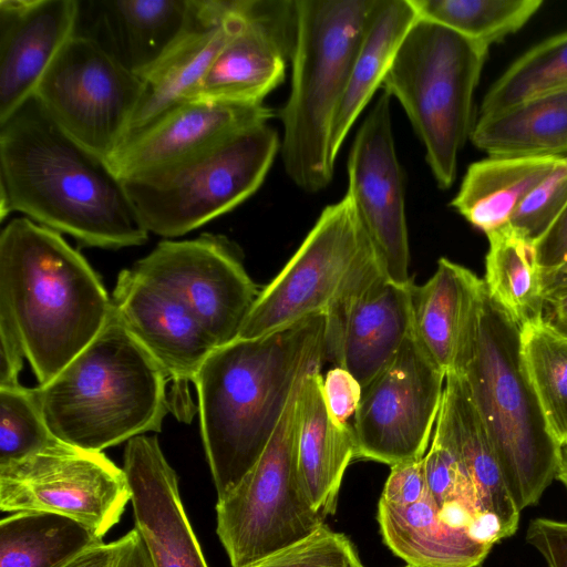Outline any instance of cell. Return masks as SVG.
Returning <instances> with one entry per match:
<instances>
[{"label":"cell","instance_id":"cell-1","mask_svg":"<svg viewBox=\"0 0 567 567\" xmlns=\"http://www.w3.org/2000/svg\"><path fill=\"white\" fill-rule=\"evenodd\" d=\"M12 212L103 249L147 241L123 181L33 95L0 122V218Z\"/></svg>","mask_w":567,"mask_h":567},{"label":"cell","instance_id":"cell-2","mask_svg":"<svg viewBox=\"0 0 567 567\" xmlns=\"http://www.w3.org/2000/svg\"><path fill=\"white\" fill-rule=\"evenodd\" d=\"M324 316L216 348L199 368L200 431L217 498L256 464L297 384L324 362Z\"/></svg>","mask_w":567,"mask_h":567},{"label":"cell","instance_id":"cell-3","mask_svg":"<svg viewBox=\"0 0 567 567\" xmlns=\"http://www.w3.org/2000/svg\"><path fill=\"white\" fill-rule=\"evenodd\" d=\"M0 310L11 318L39 384H45L101 332L112 301L60 233L19 217L0 234Z\"/></svg>","mask_w":567,"mask_h":567},{"label":"cell","instance_id":"cell-4","mask_svg":"<svg viewBox=\"0 0 567 567\" xmlns=\"http://www.w3.org/2000/svg\"><path fill=\"white\" fill-rule=\"evenodd\" d=\"M519 333L520 328L489 298L483 284L450 371L465 380L508 492L522 512L537 504L556 478L559 444L527 380Z\"/></svg>","mask_w":567,"mask_h":567},{"label":"cell","instance_id":"cell-5","mask_svg":"<svg viewBox=\"0 0 567 567\" xmlns=\"http://www.w3.org/2000/svg\"><path fill=\"white\" fill-rule=\"evenodd\" d=\"M167 377L113 310L93 341L51 381L32 388L55 437L102 452L159 432L169 410Z\"/></svg>","mask_w":567,"mask_h":567},{"label":"cell","instance_id":"cell-6","mask_svg":"<svg viewBox=\"0 0 567 567\" xmlns=\"http://www.w3.org/2000/svg\"><path fill=\"white\" fill-rule=\"evenodd\" d=\"M295 1L291 86L279 111L280 154L289 178L317 193L333 177L331 125L377 0Z\"/></svg>","mask_w":567,"mask_h":567},{"label":"cell","instance_id":"cell-7","mask_svg":"<svg viewBox=\"0 0 567 567\" xmlns=\"http://www.w3.org/2000/svg\"><path fill=\"white\" fill-rule=\"evenodd\" d=\"M487 54L488 48L419 18L383 79L381 86L403 107L442 189L454 184L460 152L471 137L474 93Z\"/></svg>","mask_w":567,"mask_h":567},{"label":"cell","instance_id":"cell-8","mask_svg":"<svg viewBox=\"0 0 567 567\" xmlns=\"http://www.w3.org/2000/svg\"><path fill=\"white\" fill-rule=\"evenodd\" d=\"M280 142L268 123L256 124L185 161L123 181L124 187L148 233L183 236L255 194Z\"/></svg>","mask_w":567,"mask_h":567},{"label":"cell","instance_id":"cell-9","mask_svg":"<svg viewBox=\"0 0 567 567\" xmlns=\"http://www.w3.org/2000/svg\"><path fill=\"white\" fill-rule=\"evenodd\" d=\"M302 380L256 464L217 501L216 532L231 567H248L324 524V517L310 504L297 471Z\"/></svg>","mask_w":567,"mask_h":567},{"label":"cell","instance_id":"cell-10","mask_svg":"<svg viewBox=\"0 0 567 567\" xmlns=\"http://www.w3.org/2000/svg\"><path fill=\"white\" fill-rule=\"evenodd\" d=\"M142 89L138 75L97 41L75 32L34 96L71 137L107 159L125 138Z\"/></svg>","mask_w":567,"mask_h":567},{"label":"cell","instance_id":"cell-11","mask_svg":"<svg viewBox=\"0 0 567 567\" xmlns=\"http://www.w3.org/2000/svg\"><path fill=\"white\" fill-rule=\"evenodd\" d=\"M373 252L346 193L322 209L293 256L259 291L238 339L258 338L323 313L353 270Z\"/></svg>","mask_w":567,"mask_h":567},{"label":"cell","instance_id":"cell-12","mask_svg":"<svg viewBox=\"0 0 567 567\" xmlns=\"http://www.w3.org/2000/svg\"><path fill=\"white\" fill-rule=\"evenodd\" d=\"M445 375L411 330L392 360L362 389L351 425L355 458L390 466L423 458Z\"/></svg>","mask_w":567,"mask_h":567},{"label":"cell","instance_id":"cell-13","mask_svg":"<svg viewBox=\"0 0 567 567\" xmlns=\"http://www.w3.org/2000/svg\"><path fill=\"white\" fill-rule=\"evenodd\" d=\"M131 502L123 468L102 452L60 443L0 465V508L9 514L39 511L71 517L100 537L116 525Z\"/></svg>","mask_w":567,"mask_h":567},{"label":"cell","instance_id":"cell-14","mask_svg":"<svg viewBox=\"0 0 567 567\" xmlns=\"http://www.w3.org/2000/svg\"><path fill=\"white\" fill-rule=\"evenodd\" d=\"M132 268L175 292L217 348L238 339L259 295L237 249L220 235L162 240Z\"/></svg>","mask_w":567,"mask_h":567},{"label":"cell","instance_id":"cell-15","mask_svg":"<svg viewBox=\"0 0 567 567\" xmlns=\"http://www.w3.org/2000/svg\"><path fill=\"white\" fill-rule=\"evenodd\" d=\"M412 284L391 281L375 254L369 255L323 312L324 361L346 369L365 388L412 330Z\"/></svg>","mask_w":567,"mask_h":567},{"label":"cell","instance_id":"cell-16","mask_svg":"<svg viewBox=\"0 0 567 567\" xmlns=\"http://www.w3.org/2000/svg\"><path fill=\"white\" fill-rule=\"evenodd\" d=\"M391 96L383 92L361 123L347 162V194L385 276L412 282L403 171L392 130Z\"/></svg>","mask_w":567,"mask_h":567},{"label":"cell","instance_id":"cell-17","mask_svg":"<svg viewBox=\"0 0 567 567\" xmlns=\"http://www.w3.org/2000/svg\"><path fill=\"white\" fill-rule=\"evenodd\" d=\"M112 310L173 382L169 410L181 420L193 415L188 384L217 348L190 308L171 289L123 269L111 297Z\"/></svg>","mask_w":567,"mask_h":567},{"label":"cell","instance_id":"cell-18","mask_svg":"<svg viewBox=\"0 0 567 567\" xmlns=\"http://www.w3.org/2000/svg\"><path fill=\"white\" fill-rule=\"evenodd\" d=\"M297 31L296 1L243 0L241 22L193 100L261 104L285 80Z\"/></svg>","mask_w":567,"mask_h":567},{"label":"cell","instance_id":"cell-19","mask_svg":"<svg viewBox=\"0 0 567 567\" xmlns=\"http://www.w3.org/2000/svg\"><path fill=\"white\" fill-rule=\"evenodd\" d=\"M272 116L264 103L192 100L126 140L106 161L126 181L200 154Z\"/></svg>","mask_w":567,"mask_h":567},{"label":"cell","instance_id":"cell-20","mask_svg":"<svg viewBox=\"0 0 567 567\" xmlns=\"http://www.w3.org/2000/svg\"><path fill=\"white\" fill-rule=\"evenodd\" d=\"M241 3L243 0H190L184 32L140 75L142 94L123 143L194 99L220 49L240 24Z\"/></svg>","mask_w":567,"mask_h":567},{"label":"cell","instance_id":"cell-21","mask_svg":"<svg viewBox=\"0 0 567 567\" xmlns=\"http://www.w3.org/2000/svg\"><path fill=\"white\" fill-rule=\"evenodd\" d=\"M126 474L135 529L154 567H208L181 499L178 478L156 436L127 441Z\"/></svg>","mask_w":567,"mask_h":567},{"label":"cell","instance_id":"cell-22","mask_svg":"<svg viewBox=\"0 0 567 567\" xmlns=\"http://www.w3.org/2000/svg\"><path fill=\"white\" fill-rule=\"evenodd\" d=\"M79 14L78 0H0V122L34 95Z\"/></svg>","mask_w":567,"mask_h":567},{"label":"cell","instance_id":"cell-23","mask_svg":"<svg viewBox=\"0 0 567 567\" xmlns=\"http://www.w3.org/2000/svg\"><path fill=\"white\" fill-rule=\"evenodd\" d=\"M433 435L460 461L474 486L482 511L499 520L505 538L514 535L520 512L508 492L492 442L465 380L457 372L450 371L445 375Z\"/></svg>","mask_w":567,"mask_h":567},{"label":"cell","instance_id":"cell-24","mask_svg":"<svg viewBox=\"0 0 567 567\" xmlns=\"http://www.w3.org/2000/svg\"><path fill=\"white\" fill-rule=\"evenodd\" d=\"M85 4L91 31L81 34L97 41L138 76L175 43L190 14V0H100Z\"/></svg>","mask_w":567,"mask_h":567},{"label":"cell","instance_id":"cell-25","mask_svg":"<svg viewBox=\"0 0 567 567\" xmlns=\"http://www.w3.org/2000/svg\"><path fill=\"white\" fill-rule=\"evenodd\" d=\"M320 371L308 373L299 389L297 471L313 509L324 518L333 515L343 475L353 458L352 424L339 425L330 416Z\"/></svg>","mask_w":567,"mask_h":567},{"label":"cell","instance_id":"cell-26","mask_svg":"<svg viewBox=\"0 0 567 567\" xmlns=\"http://www.w3.org/2000/svg\"><path fill=\"white\" fill-rule=\"evenodd\" d=\"M378 520L386 546L412 567H478L492 548L445 522L429 494L406 506L380 499Z\"/></svg>","mask_w":567,"mask_h":567},{"label":"cell","instance_id":"cell-27","mask_svg":"<svg viewBox=\"0 0 567 567\" xmlns=\"http://www.w3.org/2000/svg\"><path fill=\"white\" fill-rule=\"evenodd\" d=\"M561 157L488 156L472 163L451 206L485 235L511 223L527 195Z\"/></svg>","mask_w":567,"mask_h":567},{"label":"cell","instance_id":"cell-28","mask_svg":"<svg viewBox=\"0 0 567 567\" xmlns=\"http://www.w3.org/2000/svg\"><path fill=\"white\" fill-rule=\"evenodd\" d=\"M417 19L410 0H377L332 121L329 158L333 165L348 133L382 85L398 49Z\"/></svg>","mask_w":567,"mask_h":567},{"label":"cell","instance_id":"cell-29","mask_svg":"<svg viewBox=\"0 0 567 567\" xmlns=\"http://www.w3.org/2000/svg\"><path fill=\"white\" fill-rule=\"evenodd\" d=\"M483 284L466 267L442 257L424 285H411L412 331L445 373L453 367L461 331Z\"/></svg>","mask_w":567,"mask_h":567},{"label":"cell","instance_id":"cell-30","mask_svg":"<svg viewBox=\"0 0 567 567\" xmlns=\"http://www.w3.org/2000/svg\"><path fill=\"white\" fill-rule=\"evenodd\" d=\"M470 140L488 156H567V90L478 116Z\"/></svg>","mask_w":567,"mask_h":567},{"label":"cell","instance_id":"cell-31","mask_svg":"<svg viewBox=\"0 0 567 567\" xmlns=\"http://www.w3.org/2000/svg\"><path fill=\"white\" fill-rule=\"evenodd\" d=\"M484 284L489 298L519 327L543 319V268L537 244L511 224L486 235Z\"/></svg>","mask_w":567,"mask_h":567},{"label":"cell","instance_id":"cell-32","mask_svg":"<svg viewBox=\"0 0 567 567\" xmlns=\"http://www.w3.org/2000/svg\"><path fill=\"white\" fill-rule=\"evenodd\" d=\"M102 543L89 526L61 514L11 513L0 522V567H63Z\"/></svg>","mask_w":567,"mask_h":567},{"label":"cell","instance_id":"cell-33","mask_svg":"<svg viewBox=\"0 0 567 567\" xmlns=\"http://www.w3.org/2000/svg\"><path fill=\"white\" fill-rule=\"evenodd\" d=\"M520 358L547 426L567 442V338L543 322L520 328Z\"/></svg>","mask_w":567,"mask_h":567},{"label":"cell","instance_id":"cell-34","mask_svg":"<svg viewBox=\"0 0 567 567\" xmlns=\"http://www.w3.org/2000/svg\"><path fill=\"white\" fill-rule=\"evenodd\" d=\"M420 19L444 25L489 49L518 32L542 0H410Z\"/></svg>","mask_w":567,"mask_h":567},{"label":"cell","instance_id":"cell-35","mask_svg":"<svg viewBox=\"0 0 567 567\" xmlns=\"http://www.w3.org/2000/svg\"><path fill=\"white\" fill-rule=\"evenodd\" d=\"M567 84V30L518 56L489 86L478 116L494 114Z\"/></svg>","mask_w":567,"mask_h":567},{"label":"cell","instance_id":"cell-36","mask_svg":"<svg viewBox=\"0 0 567 567\" xmlns=\"http://www.w3.org/2000/svg\"><path fill=\"white\" fill-rule=\"evenodd\" d=\"M427 494L449 524L471 530L486 514L474 486L454 453L433 435L423 457ZM495 517V516H494Z\"/></svg>","mask_w":567,"mask_h":567},{"label":"cell","instance_id":"cell-37","mask_svg":"<svg viewBox=\"0 0 567 567\" xmlns=\"http://www.w3.org/2000/svg\"><path fill=\"white\" fill-rule=\"evenodd\" d=\"M62 443L48 427L32 388H0V465Z\"/></svg>","mask_w":567,"mask_h":567},{"label":"cell","instance_id":"cell-38","mask_svg":"<svg viewBox=\"0 0 567 567\" xmlns=\"http://www.w3.org/2000/svg\"><path fill=\"white\" fill-rule=\"evenodd\" d=\"M248 567H364L352 542L322 525L312 534Z\"/></svg>","mask_w":567,"mask_h":567},{"label":"cell","instance_id":"cell-39","mask_svg":"<svg viewBox=\"0 0 567 567\" xmlns=\"http://www.w3.org/2000/svg\"><path fill=\"white\" fill-rule=\"evenodd\" d=\"M567 208V156L527 195L511 225L538 244Z\"/></svg>","mask_w":567,"mask_h":567},{"label":"cell","instance_id":"cell-40","mask_svg":"<svg viewBox=\"0 0 567 567\" xmlns=\"http://www.w3.org/2000/svg\"><path fill=\"white\" fill-rule=\"evenodd\" d=\"M322 392L330 416L342 426L351 425L359 406L362 386L346 369L334 367L323 378Z\"/></svg>","mask_w":567,"mask_h":567},{"label":"cell","instance_id":"cell-41","mask_svg":"<svg viewBox=\"0 0 567 567\" xmlns=\"http://www.w3.org/2000/svg\"><path fill=\"white\" fill-rule=\"evenodd\" d=\"M427 494L423 458L391 466L381 501L406 506L421 501Z\"/></svg>","mask_w":567,"mask_h":567},{"label":"cell","instance_id":"cell-42","mask_svg":"<svg viewBox=\"0 0 567 567\" xmlns=\"http://www.w3.org/2000/svg\"><path fill=\"white\" fill-rule=\"evenodd\" d=\"M526 540L549 567H567V522L534 518L529 522Z\"/></svg>","mask_w":567,"mask_h":567},{"label":"cell","instance_id":"cell-43","mask_svg":"<svg viewBox=\"0 0 567 567\" xmlns=\"http://www.w3.org/2000/svg\"><path fill=\"white\" fill-rule=\"evenodd\" d=\"M24 348L11 318L0 310V388L21 385Z\"/></svg>","mask_w":567,"mask_h":567},{"label":"cell","instance_id":"cell-44","mask_svg":"<svg viewBox=\"0 0 567 567\" xmlns=\"http://www.w3.org/2000/svg\"><path fill=\"white\" fill-rule=\"evenodd\" d=\"M537 251L543 271L557 268L567 261V208L537 244Z\"/></svg>","mask_w":567,"mask_h":567},{"label":"cell","instance_id":"cell-45","mask_svg":"<svg viewBox=\"0 0 567 567\" xmlns=\"http://www.w3.org/2000/svg\"><path fill=\"white\" fill-rule=\"evenodd\" d=\"M116 542L111 567H154L145 543L135 528Z\"/></svg>","mask_w":567,"mask_h":567},{"label":"cell","instance_id":"cell-46","mask_svg":"<svg viewBox=\"0 0 567 567\" xmlns=\"http://www.w3.org/2000/svg\"><path fill=\"white\" fill-rule=\"evenodd\" d=\"M543 322L567 338V289L545 295Z\"/></svg>","mask_w":567,"mask_h":567},{"label":"cell","instance_id":"cell-47","mask_svg":"<svg viewBox=\"0 0 567 567\" xmlns=\"http://www.w3.org/2000/svg\"><path fill=\"white\" fill-rule=\"evenodd\" d=\"M117 542L102 543L92 547L63 567H111Z\"/></svg>","mask_w":567,"mask_h":567},{"label":"cell","instance_id":"cell-48","mask_svg":"<svg viewBox=\"0 0 567 567\" xmlns=\"http://www.w3.org/2000/svg\"><path fill=\"white\" fill-rule=\"evenodd\" d=\"M544 295L567 289V261L554 269L543 271Z\"/></svg>","mask_w":567,"mask_h":567},{"label":"cell","instance_id":"cell-49","mask_svg":"<svg viewBox=\"0 0 567 567\" xmlns=\"http://www.w3.org/2000/svg\"><path fill=\"white\" fill-rule=\"evenodd\" d=\"M556 478L560 481L567 489V442L559 445V461Z\"/></svg>","mask_w":567,"mask_h":567},{"label":"cell","instance_id":"cell-50","mask_svg":"<svg viewBox=\"0 0 567 567\" xmlns=\"http://www.w3.org/2000/svg\"><path fill=\"white\" fill-rule=\"evenodd\" d=\"M566 90H567V84H565V85L560 86L559 89H557V90H555V91H553V92L566 91ZM553 92H550V93H553ZM547 94H548V93H547Z\"/></svg>","mask_w":567,"mask_h":567},{"label":"cell","instance_id":"cell-51","mask_svg":"<svg viewBox=\"0 0 567 567\" xmlns=\"http://www.w3.org/2000/svg\"><path fill=\"white\" fill-rule=\"evenodd\" d=\"M406 567H412V566H409V565H408Z\"/></svg>","mask_w":567,"mask_h":567}]
</instances>
